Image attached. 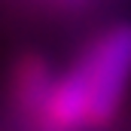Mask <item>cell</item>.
I'll return each instance as SVG.
<instances>
[{
    "instance_id": "cell-1",
    "label": "cell",
    "mask_w": 131,
    "mask_h": 131,
    "mask_svg": "<svg viewBox=\"0 0 131 131\" xmlns=\"http://www.w3.org/2000/svg\"><path fill=\"white\" fill-rule=\"evenodd\" d=\"M131 95V21L101 28L58 70L34 131H110Z\"/></svg>"
},
{
    "instance_id": "cell-2",
    "label": "cell",
    "mask_w": 131,
    "mask_h": 131,
    "mask_svg": "<svg viewBox=\"0 0 131 131\" xmlns=\"http://www.w3.org/2000/svg\"><path fill=\"white\" fill-rule=\"evenodd\" d=\"M58 70L52 67V61L43 52H21L12 58V64L6 70L3 79V101L6 110L21 119L28 128H34L40 122V113L49 101V92L55 85Z\"/></svg>"
}]
</instances>
